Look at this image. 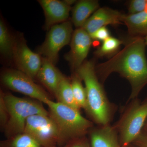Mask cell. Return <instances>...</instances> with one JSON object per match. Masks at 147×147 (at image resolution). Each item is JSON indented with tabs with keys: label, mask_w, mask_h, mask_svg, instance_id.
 I'll use <instances>...</instances> for the list:
<instances>
[{
	"label": "cell",
	"mask_w": 147,
	"mask_h": 147,
	"mask_svg": "<svg viewBox=\"0 0 147 147\" xmlns=\"http://www.w3.org/2000/svg\"><path fill=\"white\" fill-rule=\"evenodd\" d=\"M63 74L49 60L42 58V63L36 78L51 94L56 96Z\"/></svg>",
	"instance_id": "obj_14"
},
{
	"label": "cell",
	"mask_w": 147,
	"mask_h": 147,
	"mask_svg": "<svg viewBox=\"0 0 147 147\" xmlns=\"http://www.w3.org/2000/svg\"><path fill=\"white\" fill-rule=\"evenodd\" d=\"M12 59L17 69L33 79L36 78L42 63V58L28 47L24 37L15 38Z\"/></svg>",
	"instance_id": "obj_9"
},
{
	"label": "cell",
	"mask_w": 147,
	"mask_h": 147,
	"mask_svg": "<svg viewBox=\"0 0 147 147\" xmlns=\"http://www.w3.org/2000/svg\"><path fill=\"white\" fill-rule=\"evenodd\" d=\"M9 113V119L3 132L6 138L24 133L28 119L38 114L49 115L42 102L30 98L19 97L1 90Z\"/></svg>",
	"instance_id": "obj_4"
},
{
	"label": "cell",
	"mask_w": 147,
	"mask_h": 147,
	"mask_svg": "<svg viewBox=\"0 0 147 147\" xmlns=\"http://www.w3.org/2000/svg\"><path fill=\"white\" fill-rule=\"evenodd\" d=\"M128 147H137V146H134V145L133 144H131L130 145H129V146Z\"/></svg>",
	"instance_id": "obj_29"
},
{
	"label": "cell",
	"mask_w": 147,
	"mask_h": 147,
	"mask_svg": "<svg viewBox=\"0 0 147 147\" xmlns=\"http://www.w3.org/2000/svg\"><path fill=\"white\" fill-rule=\"evenodd\" d=\"M63 147H92L87 136L70 140Z\"/></svg>",
	"instance_id": "obj_24"
},
{
	"label": "cell",
	"mask_w": 147,
	"mask_h": 147,
	"mask_svg": "<svg viewBox=\"0 0 147 147\" xmlns=\"http://www.w3.org/2000/svg\"><path fill=\"white\" fill-rule=\"evenodd\" d=\"M24 132L44 147H59L57 127L49 115L38 114L30 117Z\"/></svg>",
	"instance_id": "obj_8"
},
{
	"label": "cell",
	"mask_w": 147,
	"mask_h": 147,
	"mask_svg": "<svg viewBox=\"0 0 147 147\" xmlns=\"http://www.w3.org/2000/svg\"><path fill=\"white\" fill-rule=\"evenodd\" d=\"M147 9V0H133L131 1L128 10L129 14L140 13Z\"/></svg>",
	"instance_id": "obj_23"
},
{
	"label": "cell",
	"mask_w": 147,
	"mask_h": 147,
	"mask_svg": "<svg viewBox=\"0 0 147 147\" xmlns=\"http://www.w3.org/2000/svg\"><path fill=\"white\" fill-rule=\"evenodd\" d=\"M98 1L95 0H82L75 5L72 10V23L76 28L84 26L92 13L99 7Z\"/></svg>",
	"instance_id": "obj_16"
},
{
	"label": "cell",
	"mask_w": 147,
	"mask_h": 147,
	"mask_svg": "<svg viewBox=\"0 0 147 147\" xmlns=\"http://www.w3.org/2000/svg\"><path fill=\"white\" fill-rule=\"evenodd\" d=\"M38 1L45 14V29L49 30L54 25L67 21L71 7L65 1L40 0Z\"/></svg>",
	"instance_id": "obj_11"
},
{
	"label": "cell",
	"mask_w": 147,
	"mask_h": 147,
	"mask_svg": "<svg viewBox=\"0 0 147 147\" xmlns=\"http://www.w3.org/2000/svg\"><path fill=\"white\" fill-rule=\"evenodd\" d=\"M1 81L8 89L20 93L46 104L52 100L50 94L34 82V79L17 69H5L1 74Z\"/></svg>",
	"instance_id": "obj_6"
},
{
	"label": "cell",
	"mask_w": 147,
	"mask_h": 147,
	"mask_svg": "<svg viewBox=\"0 0 147 147\" xmlns=\"http://www.w3.org/2000/svg\"><path fill=\"white\" fill-rule=\"evenodd\" d=\"M88 136L92 147H122L117 131L111 124L94 125Z\"/></svg>",
	"instance_id": "obj_13"
},
{
	"label": "cell",
	"mask_w": 147,
	"mask_h": 147,
	"mask_svg": "<svg viewBox=\"0 0 147 147\" xmlns=\"http://www.w3.org/2000/svg\"><path fill=\"white\" fill-rule=\"evenodd\" d=\"M123 43L122 40L110 36L103 41L102 45L94 52V55L98 57H102L116 54Z\"/></svg>",
	"instance_id": "obj_21"
},
{
	"label": "cell",
	"mask_w": 147,
	"mask_h": 147,
	"mask_svg": "<svg viewBox=\"0 0 147 147\" xmlns=\"http://www.w3.org/2000/svg\"><path fill=\"white\" fill-rule=\"evenodd\" d=\"M55 98L57 102L79 111L81 110L74 99L71 88V80L65 75H63L60 83Z\"/></svg>",
	"instance_id": "obj_17"
},
{
	"label": "cell",
	"mask_w": 147,
	"mask_h": 147,
	"mask_svg": "<svg viewBox=\"0 0 147 147\" xmlns=\"http://www.w3.org/2000/svg\"><path fill=\"white\" fill-rule=\"evenodd\" d=\"M143 131L147 133V119L143 128Z\"/></svg>",
	"instance_id": "obj_27"
},
{
	"label": "cell",
	"mask_w": 147,
	"mask_h": 147,
	"mask_svg": "<svg viewBox=\"0 0 147 147\" xmlns=\"http://www.w3.org/2000/svg\"><path fill=\"white\" fill-rule=\"evenodd\" d=\"M90 36L92 40L103 42L110 36V32L106 26L98 29L91 34Z\"/></svg>",
	"instance_id": "obj_25"
},
{
	"label": "cell",
	"mask_w": 147,
	"mask_h": 147,
	"mask_svg": "<svg viewBox=\"0 0 147 147\" xmlns=\"http://www.w3.org/2000/svg\"><path fill=\"white\" fill-rule=\"evenodd\" d=\"M90 35L83 28L74 31L70 41V50L65 58L75 71L84 63L92 44Z\"/></svg>",
	"instance_id": "obj_10"
},
{
	"label": "cell",
	"mask_w": 147,
	"mask_h": 147,
	"mask_svg": "<svg viewBox=\"0 0 147 147\" xmlns=\"http://www.w3.org/2000/svg\"><path fill=\"white\" fill-rule=\"evenodd\" d=\"M72 23L66 21L54 25L47 33L45 41L38 49V53L54 64L57 63L60 50L71 41Z\"/></svg>",
	"instance_id": "obj_7"
},
{
	"label": "cell",
	"mask_w": 147,
	"mask_h": 147,
	"mask_svg": "<svg viewBox=\"0 0 147 147\" xmlns=\"http://www.w3.org/2000/svg\"><path fill=\"white\" fill-rule=\"evenodd\" d=\"M15 38L10 34L4 22L0 21V52L5 57L12 59Z\"/></svg>",
	"instance_id": "obj_18"
},
{
	"label": "cell",
	"mask_w": 147,
	"mask_h": 147,
	"mask_svg": "<svg viewBox=\"0 0 147 147\" xmlns=\"http://www.w3.org/2000/svg\"><path fill=\"white\" fill-rule=\"evenodd\" d=\"M132 144L137 147H147V133L142 131Z\"/></svg>",
	"instance_id": "obj_26"
},
{
	"label": "cell",
	"mask_w": 147,
	"mask_h": 147,
	"mask_svg": "<svg viewBox=\"0 0 147 147\" xmlns=\"http://www.w3.org/2000/svg\"><path fill=\"white\" fill-rule=\"evenodd\" d=\"M9 119V113L2 94L0 93V127L3 131Z\"/></svg>",
	"instance_id": "obj_22"
},
{
	"label": "cell",
	"mask_w": 147,
	"mask_h": 147,
	"mask_svg": "<svg viewBox=\"0 0 147 147\" xmlns=\"http://www.w3.org/2000/svg\"><path fill=\"white\" fill-rule=\"evenodd\" d=\"M145 43L146 45H147V36L144 38Z\"/></svg>",
	"instance_id": "obj_28"
},
{
	"label": "cell",
	"mask_w": 147,
	"mask_h": 147,
	"mask_svg": "<svg viewBox=\"0 0 147 147\" xmlns=\"http://www.w3.org/2000/svg\"><path fill=\"white\" fill-rule=\"evenodd\" d=\"M71 84L74 99L80 109L86 110L87 95L86 89L82 84V80L75 71L71 75Z\"/></svg>",
	"instance_id": "obj_20"
},
{
	"label": "cell",
	"mask_w": 147,
	"mask_h": 147,
	"mask_svg": "<svg viewBox=\"0 0 147 147\" xmlns=\"http://www.w3.org/2000/svg\"><path fill=\"white\" fill-rule=\"evenodd\" d=\"M147 119V98H138L127 102L119 119L113 125L118 134L122 147L132 144L143 131Z\"/></svg>",
	"instance_id": "obj_5"
},
{
	"label": "cell",
	"mask_w": 147,
	"mask_h": 147,
	"mask_svg": "<svg viewBox=\"0 0 147 147\" xmlns=\"http://www.w3.org/2000/svg\"><path fill=\"white\" fill-rule=\"evenodd\" d=\"M49 115L55 121L59 132V147L72 139L88 136L94 124L82 115L80 111L52 100L46 103Z\"/></svg>",
	"instance_id": "obj_3"
},
{
	"label": "cell",
	"mask_w": 147,
	"mask_h": 147,
	"mask_svg": "<svg viewBox=\"0 0 147 147\" xmlns=\"http://www.w3.org/2000/svg\"><path fill=\"white\" fill-rule=\"evenodd\" d=\"M0 147H44L28 134L24 133L0 142Z\"/></svg>",
	"instance_id": "obj_19"
},
{
	"label": "cell",
	"mask_w": 147,
	"mask_h": 147,
	"mask_svg": "<svg viewBox=\"0 0 147 147\" xmlns=\"http://www.w3.org/2000/svg\"><path fill=\"white\" fill-rule=\"evenodd\" d=\"M93 61L84 62L75 70L85 85L87 95L86 113L97 125L111 124L117 110V105L110 102L96 72ZM74 72V71H73Z\"/></svg>",
	"instance_id": "obj_2"
},
{
	"label": "cell",
	"mask_w": 147,
	"mask_h": 147,
	"mask_svg": "<svg viewBox=\"0 0 147 147\" xmlns=\"http://www.w3.org/2000/svg\"><path fill=\"white\" fill-rule=\"evenodd\" d=\"M123 15L119 11L108 7L98 9L87 20L83 28L90 35L107 25L120 24Z\"/></svg>",
	"instance_id": "obj_12"
},
{
	"label": "cell",
	"mask_w": 147,
	"mask_h": 147,
	"mask_svg": "<svg viewBox=\"0 0 147 147\" xmlns=\"http://www.w3.org/2000/svg\"><path fill=\"white\" fill-rule=\"evenodd\" d=\"M144 38L131 37L122 50L110 59L95 66L99 81L103 84L111 74L117 72L127 79L131 87L127 102L138 98L147 84V60Z\"/></svg>",
	"instance_id": "obj_1"
},
{
	"label": "cell",
	"mask_w": 147,
	"mask_h": 147,
	"mask_svg": "<svg viewBox=\"0 0 147 147\" xmlns=\"http://www.w3.org/2000/svg\"><path fill=\"white\" fill-rule=\"evenodd\" d=\"M121 21L126 25L131 37L147 36V9L140 13L123 14Z\"/></svg>",
	"instance_id": "obj_15"
}]
</instances>
